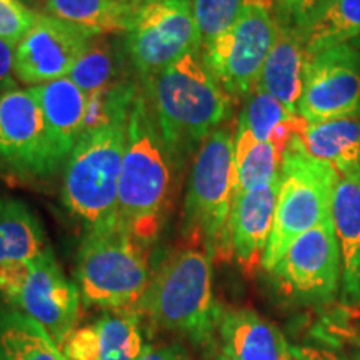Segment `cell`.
Masks as SVG:
<instances>
[{"label":"cell","instance_id":"6da1fadb","mask_svg":"<svg viewBox=\"0 0 360 360\" xmlns=\"http://www.w3.org/2000/svg\"><path fill=\"white\" fill-rule=\"evenodd\" d=\"M177 174L154 107L141 85L127 122L117 225L150 245L159 237L172 205Z\"/></svg>","mask_w":360,"mask_h":360},{"label":"cell","instance_id":"7a4b0ae2","mask_svg":"<svg viewBox=\"0 0 360 360\" xmlns=\"http://www.w3.org/2000/svg\"><path fill=\"white\" fill-rule=\"evenodd\" d=\"M179 172L207 137L231 117L232 101L202 60L187 53L141 82Z\"/></svg>","mask_w":360,"mask_h":360},{"label":"cell","instance_id":"3957f363","mask_svg":"<svg viewBox=\"0 0 360 360\" xmlns=\"http://www.w3.org/2000/svg\"><path fill=\"white\" fill-rule=\"evenodd\" d=\"M137 312L154 330L199 345L214 342L222 309L215 304L209 255L197 247L170 254L152 274Z\"/></svg>","mask_w":360,"mask_h":360},{"label":"cell","instance_id":"277c9868","mask_svg":"<svg viewBox=\"0 0 360 360\" xmlns=\"http://www.w3.org/2000/svg\"><path fill=\"white\" fill-rule=\"evenodd\" d=\"M232 130L219 127L193 160L184 204V236L210 260H231V215L237 188Z\"/></svg>","mask_w":360,"mask_h":360},{"label":"cell","instance_id":"5b68a950","mask_svg":"<svg viewBox=\"0 0 360 360\" xmlns=\"http://www.w3.org/2000/svg\"><path fill=\"white\" fill-rule=\"evenodd\" d=\"M150 277L146 242L119 225L85 233L77 255V282L85 305L137 310Z\"/></svg>","mask_w":360,"mask_h":360},{"label":"cell","instance_id":"8992f818","mask_svg":"<svg viewBox=\"0 0 360 360\" xmlns=\"http://www.w3.org/2000/svg\"><path fill=\"white\" fill-rule=\"evenodd\" d=\"M127 142V124L90 130L65 162L62 200L87 232L117 225L119 182Z\"/></svg>","mask_w":360,"mask_h":360},{"label":"cell","instance_id":"52a82bcc","mask_svg":"<svg viewBox=\"0 0 360 360\" xmlns=\"http://www.w3.org/2000/svg\"><path fill=\"white\" fill-rule=\"evenodd\" d=\"M340 175L326 162L315 160L297 135L282 157L276 217L262 267L272 270L295 238L332 217V197Z\"/></svg>","mask_w":360,"mask_h":360},{"label":"cell","instance_id":"ba28073f","mask_svg":"<svg viewBox=\"0 0 360 360\" xmlns=\"http://www.w3.org/2000/svg\"><path fill=\"white\" fill-rule=\"evenodd\" d=\"M276 34L272 0H245L236 24L200 51V57L229 96L247 97L257 87Z\"/></svg>","mask_w":360,"mask_h":360},{"label":"cell","instance_id":"9c48e42d","mask_svg":"<svg viewBox=\"0 0 360 360\" xmlns=\"http://www.w3.org/2000/svg\"><path fill=\"white\" fill-rule=\"evenodd\" d=\"M124 51L139 82L187 53H200L192 0H162L141 8L125 32Z\"/></svg>","mask_w":360,"mask_h":360},{"label":"cell","instance_id":"30bf717a","mask_svg":"<svg viewBox=\"0 0 360 360\" xmlns=\"http://www.w3.org/2000/svg\"><path fill=\"white\" fill-rule=\"evenodd\" d=\"M299 115L307 122L360 119V52L342 44L305 58Z\"/></svg>","mask_w":360,"mask_h":360},{"label":"cell","instance_id":"8fae6325","mask_svg":"<svg viewBox=\"0 0 360 360\" xmlns=\"http://www.w3.org/2000/svg\"><path fill=\"white\" fill-rule=\"evenodd\" d=\"M270 274L292 299L319 305L330 302L342 281V255L332 217L295 238Z\"/></svg>","mask_w":360,"mask_h":360},{"label":"cell","instance_id":"7c38bea8","mask_svg":"<svg viewBox=\"0 0 360 360\" xmlns=\"http://www.w3.org/2000/svg\"><path fill=\"white\" fill-rule=\"evenodd\" d=\"M0 162L19 177L37 179L60 167L44 115L29 89L0 94Z\"/></svg>","mask_w":360,"mask_h":360},{"label":"cell","instance_id":"4fadbf2b","mask_svg":"<svg viewBox=\"0 0 360 360\" xmlns=\"http://www.w3.org/2000/svg\"><path fill=\"white\" fill-rule=\"evenodd\" d=\"M96 37L84 27L39 13L32 29L17 44L13 75L29 87L67 77Z\"/></svg>","mask_w":360,"mask_h":360},{"label":"cell","instance_id":"5bb4252c","mask_svg":"<svg viewBox=\"0 0 360 360\" xmlns=\"http://www.w3.org/2000/svg\"><path fill=\"white\" fill-rule=\"evenodd\" d=\"M11 307L39 322L60 349L75 330L80 290L64 276L51 247L30 262L29 276Z\"/></svg>","mask_w":360,"mask_h":360},{"label":"cell","instance_id":"9a60e30c","mask_svg":"<svg viewBox=\"0 0 360 360\" xmlns=\"http://www.w3.org/2000/svg\"><path fill=\"white\" fill-rule=\"evenodd\" d=\"M147 349L137 310H105L96 322L75 328L62 354L69 360H141Z\"/></svg>","mask_w":360,"mask_h":360},{"label":"cell","instance_id":"2e32d148","mask_svg":"<svg viewBox=\"0 0 360 360\" xmlns=\"http://www.w3.org/2000/svg\"><path fill=\"white\" fill-rule=\"evenodd\" d=\"M278 179L236 195L231 215L232 254L247 274L264 262L276 217Z\"/></svg>","mask_w":360,"mask_h":360},{"label":"cell","instance_id":"e0dca14e","mask_svg":"<svg viewBox=\"0 0 360 360\" xmlns=\"http://www.w3.org/2000/svg\"><path fill=\"white\" fill-rule=\"evenodd\" d=\"M217 334L229 360H294L282 332L250 309L222 310Z\"/></svg>","mask_w":360,"mask_h":360},{"label":"cell","instance_id":"ac0fdd59","mask_svg":"<svg viewBox=\"0 0 360 360\" xmlns=\"http://www.w3.org/2000/svg\"><path fill=\"white\" fill-rule=\"evenodd\" d=\"M42 110L49 141L57 159L65 162L82 137L87 94L69 77L29 87Z\"/></svg>","mask_w":360,"mask_h":360},{"label":"cell","instance_id":"d6986e66","mask_svg":"<svg viewBox=\"0 0 360 360\" xmlns=\"http://www.w3.org/2000/svg\"><path fill=\"white\" fill-rule=\"evenodd\" d=\"M332 222L342 255V302L360 305V170L340 177L332 197Z\"/></svg>","mask_w":360,"mask_h":360},{"label":"cell","instance_id":"ffe728a7","mask_svg":"<svg viewBox=\"0 0 360 360\" xmlns=\"http://www.w3.org/2000/svg\"><path fill=\"white\" fill-rule=\"evenodd\" d=\"M305 37L300 29L277 20V34L265 60L259 87L276 97L292 114H299V101L302 96Z\"/></svg>","mask_w":360,"mask_h":360},{"label":"cell","instance_id":"44dd1931","mask_svg":"<svg viewBox=\"0 0 360 360\" xmlns=\"http://www.w3.org/2000/svg\"><path fill=\"white\" fill-rule=\"evenodd\" d=\"M297 139L312 159L326 162L340 177L360 170V119L309 122Z\"/></svg>","mask_w":360,"mask_h":360},{"label":"cell","instance_id":"7402d4cb","mask_svg":"<svg viewBox=\"0 0 360 360\" xmlns=\"http://www.w3.org/2000/svg\"><path fill=\"white\" fill-rule=\"evenodd\" d=\"M47 249L37 215L24 202L0 199V269L30 264Z\"/></svg>","mask_w":360,"mask_h":360},{"label":"cell","instance_id":"603a6c76","mask_svg":"<svg viewBox=\"0 0 360 360\" xmlns=\"http://www.w3.org/2000/svg\"><path fill=\"white\" fill-rule=\"evenodd\" d=\"M39 13L105 35L127 32L137 11L122 0H47Z\"/></svg>","mask_w":360,"mask_h":360},{"label":"cell","instance_id":"cb8c5ba5","mask_svg":"<svg viewBox=\"0 0 360 360\" xmlns=\"http://www.w3.org/2000/svg\"><path fill=\"white\" fill-rule=\"evenodd\" d=\"M307 56L360 42V0H323L304 29Z\"/></svg>","mask_w":360,"mask_h":360},{"label":"cell","instance_id":"d4e9b609","mask_svg":"<svg viewBox=\"0 0 360 360\" xmlns=\"http://www.w3.org/2000/svg\"><path fill=\"white\" fill-rule=\"evenodd\" d=\"M0 360H64V354L29 315L0 309Z\"/></svg>","mask_w":360,"mask_h":360},{"label":"cell","instance_id":"484cf974","mask_svg":"<svg viewBox=\"0 0 360 360\" xmlns=\"http://www.w3.org/2000/svg\"><path fill=\"white\" fill-rule=\"evenodd\" d=\"M236 169H237V188L238 193L252 191L278 179L282 165V155L270 142H259L242 125H237L236 142Z\"/></svg>","mask_w":360,"mask_h":360},{"label":"cell","instance_id":"4316f807","mask_svg":"<svg viewBox=\"0 0 360 360\" xmlns=\"http://www.w3.org/2000/svg\"><path fill=\"white\" fill-rule=\"evenodd\" d=\"M139 90V79L124 77L101 90L87 94L82 135L114 124H127Z\"/></svg>","mask_w":360,"mask_h":360},{"label":"cell","instance_id":"83f0119b","mask_svg":"<svg viewBox=\"0 0 360 360\" xmlns=\"http://www.w3.org/2000/svg\"><path fill=\"white\" fill-rule=\"evenodd\" d=\"M124 53L109 40L101 39L97 35L92 40L87 52L80 57V60L72 67L69 77L85 94H92L107 85L117 82L122 77Z\"/></svg>","mask_w":360,"mask_h":360},{"label":"cell","instance_id":"f1b7e54d","mask_svg":"<svg viewBox=\"0 0 360 360\" xmlns=\"http://www.w3.org/2000/svg\"><path fill=\"white\" fill-rule=\"evenodd\" d=\"M292 115L299 114H292L276 97H272L257 85L247 96V102L238 117L237 125L250 130L259 142H269L274 130Z\"/></svg>","mask_w":360,"mask_h":360},{"label":"cell","instance_id":"f546056e","mask_svg":"<svg viewBox=\"0 0 360 360\" xmlns=\"http://www.w3.org/2000/svg\"><path fill=\"white\" fill-rule=\"evenodd\" d=\"M245 0H192L200 51L227 32L240 15Z\"/></svg>","mask_w":360,"mask_h":360},{"label":"cell","instance_id":"4dcf8cb0","mask_svg":"<svg viewBox=\"0 0 360 360\" xmlns=\"http://www.w3.org/2000/svg\"><path fill=\"white\" fill-rule=\"evenodd\" d=\"M37 17L39 12L24 6L20 0H0V39L17 47L37 22Z\"/></svg>","mask_w":360,"mask_h":360},{"label":"cell","instance_id":"1f68e13d","mask_svg":"<svg viewBox=\"0 0 360 360\" xmlns=\"http://www.w3.org/2000/svg\"><path fill=\"white\" fill-rule=\"evenodd\" d=\"M278 22L294 25L304 32L305 25L323 0H272Z\"/></svg>","mask_w":360,"mask_h":360},{"label":"cell","instance_id":"d6a6232c","mask_svg":"<svg viewBox=\"0 0 360 360\" xmlns=\"http://www.w3.org/2000/svg\"><path fill=\"white\" fill-rule=\"evenodd\" d=\"M13 53H15V47L7 40L0 39V94L19 89L15 75H13Z\"/></svg>","mask_w":360,"mask_h":360},{"label":"cell","instance_id":"836d02e7","mask_svg":"<svg viewBox=\"0 0 360 360\" xmlns=\"http://www.w3.org/2000/svg\"><path fill=\"white\" fill-rule=\"evenodd\" d=\"M294 360H349L332 350L317 347H292Z\"/></svg>","mask_w":360,"mask_h":360},{"label":"cell","instance_id":"e575fe53","mask_svg":"<svg viewBox=\"0 0 360 360\" xmlns=\"http://www.w3.org/2000/svg\"><path fill=\"white\" fill-rule=\"evenodd\" d=\"M141 360H182V357L172 349H154L148 345Z\"/></svg>","mask_w":360,"mask_h":360},{"label":"cell","instance_id":"d590c367","mask_svg":"<svg viewBox=\"0 0 360 360\" xmlns=\"http://www.w3.org/2000/svg\"><path fill=\"white\" fill-rule=\"evenodd\" d=\"M122 2L127 4L134 8V11H141V8L147 7V6H152V4H157V2H162V0H122Z\"/></svg>","mask_w":360,"mask_h":360},{"label":"cell","instance_id":"8d00e7d4","mask_svg":"<svg viewBox=\"0 0 360 360\" xmlns=\"http://www.w3.org/2000/svg\"><path fill=\"white\" fill-rule=\"evenodd\" d=\"M20 2L29 8H35V12H40V8H42V6L47 0H20Z\"/></svg>","mask_w":360,"mask_h":360},{"label":"cell","instance_id":"74e56055","mask_svg":"<svg viewBox=\"0 0 360 360\" xmlns=\"http://www.w3.org/2000/svg\"><path fill=\"white\" fill-rule=\"evenodd\" d=\"M209 360H229V359L225 357L224 354H215V355H212V357H210Z\"/></svg>","mask_w":360,"mask_h":360},{"label":"cell","instance_id":"f35d334b","mask_svg":"<svg viewBox=\"0 0 360 360\" xmlns=\"http://www.w3.org/2000/svg\"><path fill=\"white\" fill-rule=\"evenodd\" d=\"M64 360H69V359H65V357H64Z\"/></svg>","mask_w":360,"mask_h":360},{"label":"cell","instance_id":"ab89813d","mask_svg":"<svg viewBox=\"0 0 360 360\" xmlns=\"http://www.w3.org/2000/svg\"><path fill=\"white\" fill-rule=\"evenodd\" d=\"M359 360H360V359H359Z\"/></svg>","mask_w":360,"mask_h":360}]
</instances>
